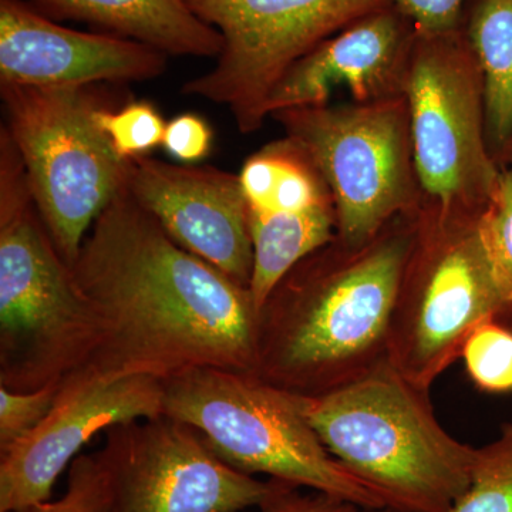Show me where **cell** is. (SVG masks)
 <instances>
[{"label": "cell", "instance_id": "6da1fadb", "mask_svg": "<svg viewBox=\"0 0 512 512\" xmlns=\"http://www.w3.org/2000/svg\"><path fill=\"white\" fill-rule=\"evenodd\" d=\"M72 274L100 329L84 367L161 380L198 367L255 373L258 311L247 286L180 247L124 185Z\"/></svg>", "mask_w": 512, "mask_h": 512}, {"label": "cell", "instance_id": "7a4b0ae2", "mask_svg": "<svg viewBox=\"0 0 512 512\" xmlns=\"http://www.w3.org/2000/svg\"><path fill=\"white\" fill-rule=\"evenodd\" d=\"M417 212L356 247L335 235L293 266L259 312L255 375L318 397L389 359L390 320Z\"/></svg>", "mask_w": 512, "mask_h": 512}, {"label": "cell", "instance_id": "3957f363", "mask_svg": "<svg viewBox=\"0 0 512 512\" xmlns=\"http://www.w3.org/2000/svg\"><path fill=\"white\" fill-rule=\"evenodd\" d=\"M306 416L336 460L386 497L392 512H448L470 487L476 447L443 426L423 389L389 362L305 397Z\"/></svg>", "mask_w": 512, "mask_h": 512}, {"label": "cell", "instance_id": "277c9868", "mask_svg": "<svg viewBox=\"0 0 512 512\" xmlns=\"http://www.w3.org/2000/svg\"><path fill=\"white\" fill-rule=\"evenodd\" d=\"M100 329L0 127V387L32 392L92 359Z\"/></svg>", "mask_w": 512, "mask_h": 512}, {"label": "cell", "instance_id": "5b68a950", "mask_svg": "<svg viewBox=\"0 0 512 512\" xmlns=\"http://www.w3.org/2000/svg\"><path fill=\"white\" fill-rule=\"evenodd\" d=\"M485 212V211H484ZM484 212L421 202L389 330V362L430 390L487 322L512 329V282L485 234Z\"/></svg>", "mask_w": 512, "mask_h": 512}, {"label": "cell", "instance_id": "8992f818", "mask_svg": "<svg viewBox=\"0 0 512 512\" xmlns=\"http://www.w3.org/2000/svg\"><path fill=\"white\" fill-rule=\"evenodd\" d=\"M164 416L200 433L245 474L332 495L373 510L386 497L330 454L306 416V399L255 373L198 367L163 380Z\"/></svg>", "mask_w": 512, "mask_h": 512}, {"label": "cell", "instance_id": "52a82bcc", "mask_svg": "<svg viewBox=\"0 0 512 512\" xmlns=\"http://www.w3.org/2000/svg\"><path fill=\"white\" fill-rule=\"evenodd\" d=\"M8 131L37 210L72 268L94 221L126 181L127 160L114 150L97 114L110 106L94 86L0 84Z\"/></svg>", "mask_w": 512, "mask_h": 512}, {"label": "cell", "instance_id": "ba28073f", "mask_svg": "<svg viewBox=\"0 0 512 512\" xmlns=\"http://www.w3.org/2000/svg\"><path fill=\"white\" fill-rule=\"evenodd\" d=\"M272 119L318 165L336 207V238L363 245L397 217L420 210L406 97L295 107Z\"/></svg>", "mask_w": 512, "mask_h": 512}, {"label": "cell", "instance_id": "9c48e42d", "mask_svg": "<svg viewBox=\"0 0 512 512\" xmlns=\"http://www.w3.org/2000/svg\"><path fill=\"white\" fill-rule=\"evenodd\" d=\"M404 97L423 202L487 210L501 168L488 148L483 73L464 25L439 35L416 33Z\"/></svg>", "mask_w": 512, "mask_h": 512}, {"label": "cell", "instance_id": "30bf717a", "mask_svg": "<svg viewBox=\"0 0 512 512\" xmlns=\"http://www.w3.org/2000/svg\"><path fill=\"white\" fill-rule=\"evenodd\" d=\"M217 29L222 50L210 72L188 80L185 96L227 107L242 134L259 130L282 76L320 43L387 5L383 0H185Z\"/></svg>", "mask_w": 512, "mask_h": 512}, {"label": "cell", "instance_id": "8fae6325", "mask_svg": "<svg viewBox=\"0 0 512 512\" xmlns=\"http://www.w3.org/2000/svg\"><path fill=\"white\" fill-rule=\"evenodd\" d=\"M100 453L114 512H244L289 484L229 466L200 433L164 414L111 427Z\"/></svg>", "mask_w": 512, "mask_h": 512}, {"label": "cell", "instance_id": "7c38bea8", "mask_svg": "<svg viewBox=\"0 0 512 512\" xmlns=\"http://www.w3.org/2000/svg\"><path fill=\"white\" fill-rule=\"evenodd\" d=\"M164 414V383L143 375H103L82 367L60 382L49 414L0 451V512L50 500L57 478L97 434Z\"/></svg>", "mask_w": 512, "mask_h": 512}, {"label": "cell", "instance_id": "4fadbf2b", "mask_svg": "<svg viewBox=\"0 0 512 512\" xmlns=\"http://www.w3.org/2000/svg\"><path fill=\"white\" fill-rule=\"evenodd\" d=\"M124 187L180 247L249 289L254 249L239 174L141 156L127 160Z\"/></svg>", "mask_w": 512, "mask_h": 512}, {"label": "cell", "instance_id": "5bb4252c", "mask_svg": "<svg viewBox=\"0 0 512 512\" xmlns=\"http://www.w3.org/2000/svg\"><path fill=\"white\" fill-rule=\"evenodd\" d=\"M167 57L127 37L64 28L26 0H0V84L147 82L167 70Z\"/></svg>", "mask_w": 512, "mask_h": 512}, {"label": "cell", "instance_id": "9a60e30c", "mask_svg": "<svg viewBox=\"0 0 512 512\" xmlns=\"http://www.w3.org/2000/svg\"><path fill=\"white\" fill-rule=\"evenodd\" d=\"M414 37L413 23L393 6L367 13L293 64L269 96L268 117L328 104L339 87L357 103L404 96Z\"/></svg>", "mask_w": 512, "mask_h": 512}, {"label": "cell", "instance_id": "2e32d148", "mask_svg": "<svg viewBox=\"0 0 512 512\" xmlns=\"http://www.w3.org/2000/svg\"><path fill=\"white\" fill-rule=\"evenodd\" d=\"M52 19L97 26L137 40L167 56L214 57L222 50L217 29L198 18L185 0H26Z\"/></svg>", "mask_w": 512, "mask_h": 512}, {"label": "cell", "instance_id": "e0dca14e", "mask_svg": "<svg viewBox=\"0 0 512 512\" xmlns=\"http://www.w3.org/2000/svg\"><path fill=\"white\" fill-rule=\"evenodd\" d=\"M248 225L254 249L249 293L259 315L293 266L335 238V201L295 212L248 211Z\"/></svg>", "mask_w": 512, "mask_h": 512}, {"label": "cell", "instance_id": "ac0fdd59", "mask_svg": "<svg viewBox=\"0 0 512 512\" xmlns=\"http://www.w3.org/2000/svg\"><path fill=\"white\" fill-rule=\"evenodd\" d=\"M464 30L483 73L485 134L495 160L512 138V0H470Z\"/></svg>", "mask_w": 512, "mask_h": 512}, {"label": "cell", "instance_id": "d6986e66", "mask_svg": "<svg viewBox=\"0 0 512 512\" xmlns=\"http://www.w3.org/2000/svg\"><path fill=\"white\" fill-rule=\"evenodd\" d=\"M448 512H512V421L497 440L476 448L470 487Z\"/></svg>", "mask_w": 512, "mask_h": 512}, {"label": "cell", "instance_id": "ffe728a7", "mask_svg": "<svg viewBox=\"0 0 512 512\" xmlns=\"http://www.w3.org/2000/svg\"><path fill=\"white\" fill-rule=\"evenodd\" d=\"M461 359L478 390L512 392V329L498 322L478 326L464 343Z\"/></svg>", "mask_w": 512, "mask_h": 512}, {"label": "cell", "instance_id": "44dd1931", "mask_svg": "<svg viewBox=\"0 0 512 512\" xmlns=\"http://www.w3.org/2000/svg\"><path fill=\"white\" fill-rule=\"evenodd\" d=\"M97 120L124 160L148 156L151 150L163 146L167 123L148 101H130L120 109L110 104L99 111Z\"/></svg>", "mask_w": 512, "mask_h": 512}, {"label": "cell", "instance_id": "7402d4cb", "mask_svg": "<svg viewBox=\"0 0 512 512\" xmlns=\"http://www.w3.org/2000/svg\"><path fill=\"white\" fill-rule=\"evenodd\" d=\"M25 512H114L109 471L100 450L74 458L63 497Z\"/></svg>", "mask_w": 512, "mask_h": 512}, {"label": "cell", "instance_id": "603a6c76", "mask_svg": "<svg viewBox=\"0 0 512 512\" xmlns=\"http://www.w3.org/2000/svg\"><path fill=\"white\" fill-rule=\"evenodd\" d=\"M60 383L32 392L0 387V451L28 436L45 419L59 393Z\"/></svg>", "mask_w": 512, "mask_h": 512}, {"label": "cell", "instance_id": "cb8c5ba5", "mask_svg": "<svg viewBox=\"0 0 512 512\" xmlns=\"http://www.w3.org/2000/svg\"><path fill=\"white\" fill-rule=\"evenodd\" d=\"M491 251L512 282V168H501L500 180L483 215Z\"/></svg>", "mask_w": 512, "mask_h": 512}, {"label": "cell", "instance_id": "d4e9b609", "mask_svg": "<svg viewBox=\"0 0 512 512\" xmlns=\"http://www.w3.org/2000/svg\"><path fill=\"white\" fill-rule=\"evenodd\" d=\"M402 12L420 35L463 28L468 0H383Z\"/></svg>", "mask_w": 512, "mask_h": 512}, {"label": "cell", "instance_id": "484cf974", "mask_svg": "<svg viewBox=\"0 0 512 512\" xmlns=\"http://www.w3.org/2000/svg\"><path fill=\"white\" fill-rule=\"evenodd\" d=\"M164 150L181 163L194 164L210 154L212 130L195 114H181L165 127Z\"/></svg>", "mask_w": 512, "mask_h": 512}, {"label": "cell", "instance_id": "4316f807", "mask_svg": "<svg viewBox=\"0 0 512 512\" xmlns=\"http://www.w3.org/2000/svg\"><path fill=\"white\" fill-rule=\"evenodd\" d=\"M256 512H392L382 508V510H373V508L360 507L350 501L342 498L332 497V495L318 493H301V488L296 485L288 484L278 491L274 497L266 500L264 504L256 508Z\"/></svg>", "mask_w": 512, "mask_h": 512}, {"label": "cell", "instance_id": "83f0119b", "mask_svg": "<svg viewBox=\"0 0 512 512\" xmlns=\"http://www.w3.org/2000/svg\"><path fill=\"white\" fill-rule=\"evenodd\" d=\"M495 163L500 168H512V138L508 141L507 146L501 150V153L495 157Z\"/></svg>", "mask_w": 512, "mask_h": 512}]
</instances>
